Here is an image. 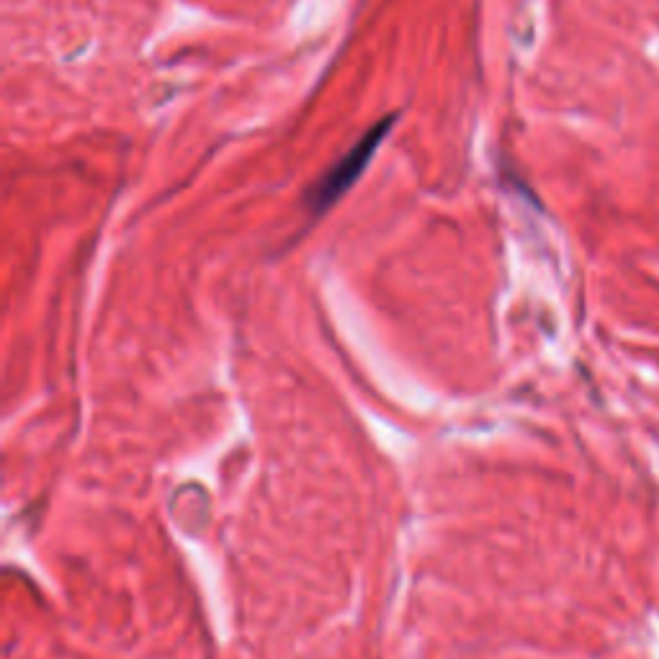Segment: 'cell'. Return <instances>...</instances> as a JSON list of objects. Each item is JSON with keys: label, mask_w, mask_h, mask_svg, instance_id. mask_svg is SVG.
<instances>
[{"label": "cell", "mask_w": 659, "mask_h": 659, "mask_svg": "<svg viewBox=\"0 0 659 659\" xmlns=\"http://www.w3.org/2000/svg\"><path fill=\"white\" fill-rule=\"evenodd\" d=\"M392 122H394V116L392 119L377 124V127H373L369 135H366L364 140H360L356 148H353L348 155H345L343 161H340L335 168H332L328 176H325L320 183L315 186V191H312V204H315V210H325V206H330L332 201H335L340 193L348 189L353 180L360 176V170L366 168L369 157L377 152L381 137L390 131Z\"/></svg>", "instance_id": "1"}]
</instances>
